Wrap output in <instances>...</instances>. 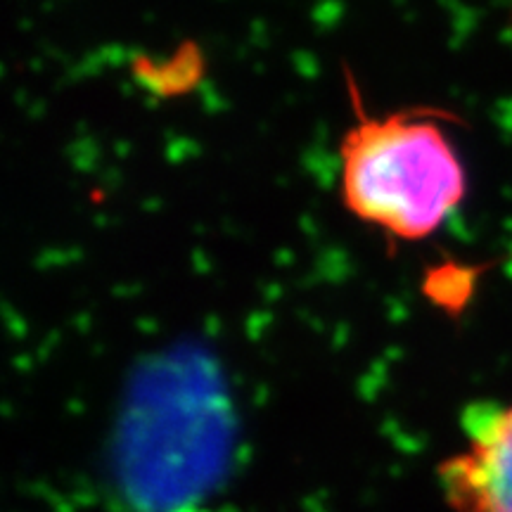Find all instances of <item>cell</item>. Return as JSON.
<instances>
[{
  "instance_id": "obj_1",
  "label": "cell",
  "mask_w": 512,
  "mask_h": 512,
  "mask_svg": "<svg viewBox=\"0 0 512 512\" xmlns=\"http://www.w3.org/2000/svg\"><path fill=\"white\" fill-rule=\"evenodd\" d=\"M344 81L356 112L339 147L344 207L396 240L430 238L465 197L463 164L439 126L456 117L411 107L375 119L349 67Z\"/></svg>"
},
{
  "instance_id": "obj_2",
  "label": "cell",
  "mask_w": 512,
  "mask_h": 512,
  "mask_svg": "<svg viewBox=\"0 0 512 512\" xmlns=\"http://www.w3.org/2000/svg\"><path fill=\"white\" fill-rule=\"evenodd\" d=\"M465 446L439 465L453 512H512V403L475 401L460 415Z\"/></svg>"
},
{
  "instance_id": "obj_3",
  "label": "cell",
  "mask_w": 512,
  "mask_h": 512,
  "mask_svg": "<svg viewBox=\"0 0 512 512\" xmlns=\"http://www.w3.org/2000/svg\"><path fill=\"white\" fill-rule=\"evenodd\" d=\"M131 72L138 86H143L155 98H183L202 83L204 74H207V57H204L200 43L183 41L164 60L136 55L131 60Z\"/></svg>"
},
{
  "instance_id": "obj_4",
  "label": "cell",
  "mask_w": 512,
  "mask_h": 512,
  "mask_svg": "<svg viewBox=\"0 0 512 512\" xmlns=\"http://www.w3.org/2000/svg\"><path fill=\"white\" fill-rule=\"evenodd\" d=\"M477 278V268L463 264H439L425 275V294L434 304L456 311L467 302L472 292V283Z\"/></svg>"
}]
</instances>
